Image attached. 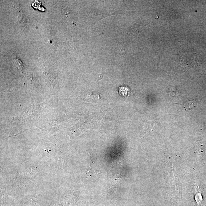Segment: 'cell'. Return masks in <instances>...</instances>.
Here are the masks:
<instances>
[{
  "label": "cell",
  "mask_w": 206,
  "mask_h": 206,
  "mask_svg": "<svg viewBox=\"0 0 206 206\" xmlns=\"http://www.w3.org/2000/svg\"><path fill=\"white\" fill-rule=\"evenodd\" d=\"M205 125H206V120L205 121Z\"/></svg>",
  "instance_id": "7a4b0ae2"
},
{
  "label": "cell",
  "mask_w": 206,
  "mask_h": 206,
  "mask_svg": "<svg viewBox=\"0 0 206 206\" xmlns=\"http://www.w3.org/2000/svg\"><path fill=\"white\" fill-rule=\"evenodd\" d=\"M119 90L120 95L123 96L127 97L130 95V89L127 87H125V86H121L119 87Z\"/></svg>",
  "instance_id": "6da1fadb"
}]
</instances>
